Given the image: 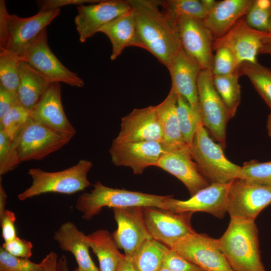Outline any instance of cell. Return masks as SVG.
Wrapping results in <instances>:
<instances>
[{"instance_id": "1", "label": "cell", "mask_w": 271, "mask_h": 271, "mask_svg": "<svg viewBox=\"0 0 271 271\" xmlns=\"http://www.w3.org/2000/svg\"><path fill=\"white\" fill-rule=\"evenodd\" d=\"M128 2L134 13L141 48L167 67L182 48L175 24L160 10L161 1Z\"/></svg>"}, {"instance_id": "2", "label": "cell", "mask_w": 271, "mask_h": 271, "mask_svg": "<svg viewBox=\"0 0 271 271\" xmlns=\"http://www.w3.org/2000/svg\"><path fill=\"white\" fill-rule=\"evenodd\" d=\"M217 240L234 271H266L261 260L254 220L231 218L226 230Z\"/></svg>"}, {"instance_id": "3", "label": "cell", "mask_w": 271, "mask_h": 271, "mask_svg": "<svg viewBox=\"0 0 271 271\" xmlns=\"http://www.w3.org/2000/svg\"><path fill=\"white\" fill-rule=\"evenodd\" d=\"M169 196L110 188L97 182L89 192H83L78 196L75 207L81 213L82 218L88 221L104 207H154L166 210Z\"/></svg>"}, {"instance_id": "4", "label": "cell", "mask_w": 271, "mask_h": 271, "mask_svg": "<svg viewBox=\"0 0 271 271\" xmlns=\"http://www.w3.org/2000/svg\"><path fill=\"white\" fill-rule=\"evenodd\" d=\"M92 162L81 159L75 165L57 172H47L40 168H31L28 174L32 179L31 186L20 193V201L48 193L72 194L84 190L90 185L87 174Z\"/></svg>"}, {"instance_id": "5", "label": "cell", "mask_w": 271, "mask_h": 271, "mask_svg": "<svg viewBox=\"0 0 271 271\" xmlns=\"http://www.w3.org/2000/svg\"><path fill=\"white\" fill-rule=\"evenodd\" d=\"M201 175L210 184H225L238 178L241 170L225 156L222 147L210 138L201 122L189 146Z\"/></svg>"}, {"instance_id": "6", "label": "cell", "mask_w": 271, "mask_h": 271, "mask_svg": "<svg viewBox=\"0 0 271 271\" xmlns=\"http://www.w3.org/2000/svg\"><path fill=\"white\" fill-rule=\"evenodd\" d=\"M73 137L40 124L30 116L14 143L22 163L42 160L62 148Z\"/></svg>"}, {"instance_id": "7", "label": "cell", "mask_w": 271, "mask_h": 271, "mask_svg": "<svg viewBox=\"0 0 271 271\" xmlns=\"http://www.w3.org/2000/svg\"><path fill=\"white\" fill-rule=\"evenodd\" d=\"M198 103L202 122L223 147H226V128L231 118L213 83L211 70L203 69L197 82Z\"/></svg>"}, {"instance_id": "8", "label": "cell", "mask_w": 271, "mask_h": 271, "mask_svg": "<svg viewBox=\"0 0 271 271\" xmlns=\"http://www.w3.org/2000/svg\"><path fill=\"white\" fill-rule=\"evenodd\" d=\"M18 58L27 62L50 83L63 82L79 88L84 86V81L63 65L49 48L46 28Z\"/></svg>"}, {"instance_id": "9", "label": "cell", "mask_w": 271, "mask_h": 271, "mask_svg": "<svg viewBox=\"0 0 271 271\" xmlns=\"http://www.w3.org/2000/svg\"><path fill=\"white\" fill-rule=\"evenodd\" d=\"M271 203V186L250 183L235 179L230 184L226 199V211L230 218L255 220Z\"/></svg>"}, {"instance_id": "10", "label": "cell", "mask_w": 271, "mask_h": 271, "mask_svg": "<svg viewBox=\"0 0 271 271\" xmlns=\"http://www.w3.org/2000/svg\"><path fill=\"white\" fill-rule=\"evenodd\" d=\"M205 271H234L220 249L217 239L196 232L171 248Z\"/></svg>"}, {"instance_id": "11", "label": "cell", "mask_w": 271, "mask_h": 271, "mask_svg": "<svg viewBox=\"0 0 271 271\" xmlns=\"http://www.w3.org/2000/svg\"><path fill=\"white\" fill-rule=\"evenodd\" d=\"M147 229L153 239L171 248L180 239L195 231L192 213H175L158 207H143Z\"/></svg>"}, {"instance_id": "12", "label": "cell", "mask_w": 271, "mask_h": 271, "mask_svg": "<svg viewBox=\"0 0 271 271\" xmlns=\"http://www.w3.org/2000/svg\"><path fill=\"white\" fill-rule=\"evenodd\" d=\"M175 26L182 48L193 58L202 69H212L214 37L203 20L181 16Z\"/></svg>"}, {"instance_id": "13", "label": "cell", "mask_w": 271, "mask_h": 271, "mask_svg": "<svg viewBox=\"0 0 271 271\" xmlns=\"http://www.w3.org/2000/svg\"><path fill=\"white\" fill-rule=\"evenodd\" d=\"M269 36V32L255 30L242 18L225 34L214 39L213 50L215 51L221 47L228 49L239 65L245 62L255 63L258 62L257 57L263 40Z\"/></svg>"}, {"instance_id": "14", "label": "cell", "mask_w": 271, "mask_h": 271, "mask_svg": "<svg viewBox=\"0 0 271 271\" xmlns=\"http://www.w3.org/2000/svg\"><path fill=\"white\" fill-rule=\"evenodd\" d=\"M165 152L158 142H118L114 140L109 150L114 165L129 167L137 175L149 167L156 166Z\"/></svg>"}, {"instance_id": "15", "label": "cell", "mask_w": 271, "mask_h": 271, "mask_svg": "<svg viewBox=\"0 0 271 271\" xmlns=\"http://www.w3.org/2000/svg\"><path fill=\"white\" fill-rule=\"evenodd\" d=\"M74 22L79 39L84 43L108 22L131 9L128 0H102L90 5H80Z\"/></svg>"}, {"instance_id": "16", "label": "cell", "mask_w": 271, "mask_h": 271, "mask_svg": "<svg viewBox=\"0 0 271 271\" xmlns=\"http://www.w3.org/2000/svg\"><path fill=\"white\" fill-rule=\"evenodd\" d=\"M231 182L210 184L187 200L176 199L169 196L166 210L175 213L204 212L222 218L227 212L226 199Z\"/></svg>"}, {"instance_id": "17", "label": "cell", "mask_w": 271, "mask_h": 271, "mask_svg": "<svg viewBox=\"0 0 271 271\" xmlns=\"http://www.w3.org/2000/svg\"><path fill=\"white\" fill-rule=\"evenodd\" d=\"M117 228L113 234L118 247L130 256L145 241L153 239L146 227L143 207L113 208Z\"/></svg>"}, {"instance_id": "18", "label": "cell", "mask_w": 271, "mask_h": 271, "mask_svg": "<svg viewBox=\"0 0 271 271\" xmlns=\"http://www.w3.org/2000/svg\"><path fill=\"white\" fill-rule=\"evenodd\" d=\"M60 13V9L40 11L28 18L9 14L8 25L10 40L8 50L19 57Z\"/></svg>"}, {"instance_id": "19", "label": "cell", "mask_w": 271, "mask_h": 271, "mask_svg": "<svg viewBox=\"0 0 271 271\" xmlns=\"http://www.w3.org/2000/svg\"><path fill=\"white\" fill-rule=\"evenodd\" d=\"M167 68L171 78V88L185 98L194 109L200 112L197 82L203 70L200 64L182 48Z\"/></svg>"}, {"instance_id": "20", "label": "cell", "mask_w": 271, "mask_h": 271, "mask_svg": "<svg viewBox=\"0 0 271 271\" xmlns=\"http://www.w3.org/2000/svg\"><path fill=\"white\" fill-rule=\"evenodd\" d=\"M162 131L154 106L135 108L121 118L114 139L118 142L156 141L161 143Z\"/></svg>"}, {"instance_id": "21", "label": "cell", "mask_w": 271, "mask_h": 271, "mask_svg": "<svg viewBox=\"0 0 271 271\" xmlns=\"http://www.w3.org/2000/svg\"><path fill=\"white\" fill-rule=\"evenodd\" d=\"M156 167L177 178L186 186L191 196L210 184L199 172L188 146L165 152Z\"/></svg>"}, {"instance_id": "22", "label": "cell", "mask_w": 271, "mask_h": 271, "mask_svg": "<svg viewBox=\"0 0 271 271\" xmlns=\"http://www.w3.org/2000/svg\"><path fill=\"white\" fill-rule=\"evenodd\" d=\"M60 83H51L39 102L30 111L34 121L56 131L74 136L76 129L64 112Z\"/></svg>"}, {"instance_id": "23", "label": "cell", "mask_w": 271, "mask_h": 271, "mask_svg": "<svg viewBox=\"0 0 271 271\" xmlns=\"http://www.w3.org/2000/svg\"><path fill=\"white\" fill-rule=\"evenodd\" d=\"M254 0H223L216 2L203 22L214 39L220 38L246 15Z\"/></svg>"}, {"instance_id": "24", "label": "cell", "mask_w": 271, "mask_h": 271, "mask_svg": "<svg viewBox=\"0 0 271 271\" xmlns=\"http://www.w3.org/2000/svg\"><path fill=\"white\" fill-rule=\"evenodd\" d=\"M98 32L104 34L111 42V60H115L126 47L141 48L132 9L101 27Z\"/></svg>"}, {"instance_id": "25", "label": "cell", "mask_w": 271, "mask_h": 271, "mask_svg": "<svg viewBox=\"0 0 271 271\" xmlns=\"http://www.w3.org/2000/svg\"><path fill=\"white\" fill-rule=\"evenodd\" d=\"M53 238L61 250L73 254L79 269L99 271L89 254L86 235L74 223L67 221L61 224L54 232Z\"/></svg>"}, {"instance_id": "26", "label": "cell", "mask_w": 271, "mask_h": 271, "mask_svg": "<svg viewBox=\"0 0 271 271\" xmlns=\"http://www.w3.org/2000/svg\"><path fill=\"white\" fill-rule=\"evenodd\" d=\"M178 94L171 88L165 99L154 106L161 126V144L166 152L188 146L181 132L177 113Z\"/></svg>"}, {"instance_id": "27", "label": "cell", "mask_w": 271, "mask_h": 271, "mask_svg": "<svg viewBox=\"0 0 271 271\" xmlns=\"http://www.w3.org/2000/svg\"><path fill=\"white\" fill-rule=\"evenodd\" d=\"M19 72L18 99L22 105L30 111L39 102L51 83L26 62L19 61Z\"/></svg>"}, {"instance_id": "28", "label": "cell", "mask_w": 271, "mask_h": 271, "mask_svg": "<svg viewBox=\"0 0 271 271\" xmlns=\"http://www.w3.org/2000/svg\"><path fill=\"white\" fill-rule=\"evenodd\" d=\"M86 238L89 248L98 258L99 271H116L125 255L119 252L109 232L99 229L86 235Z\"/></svg>"}, {"instance_id": "29", "label": "cell", "mask_w": 271, "mask_h": 271, "mask_svg": "<svg viewBox=\"0 0 271 271\" xmlns=\"http://www.w3.org/2000/svg\"><path fill=\"white\" fill-rule=\"evenodd\" d=\"M170 249L162 243L150 239L143 242L129 257L138 271H159Z\"/></svg>"}, {"instance_id": "30", "label": "cell", "mask_w": 271, "mask_h": 271, "mask_svg": "<svg viewBox=\"0 0 271 271\" xmlns=\"http://www.w3.org/2000/svg\"><path fill=\"white\" fill-rule=\"evenodd\" d=\"M241 76L238 69L234 73L224 76H213L216 90L233 118L241 100L240 85L238 82Z\"/></svg>"}, {"instance_id": "31", "label": "cell", "mask_w": 271, "mask_h": 271, "mask_svg": "<svg viewBox=\"0 0 271 271\" xmlns=\"http://www.w3.org/2000/svg\"><path fill=\"white\" fill-rule=\"evenodd\" d=\"M240 74L246 76L271 110V69L255 63L245 62L238 68Z\"/></svg>"}, {"instance_id": "32", "label": "cell", "mask_w": 271, "mask_h": 271, "mask_svg": "<svg viewBox=\"0 0 271 271\" xmlns=\"http://www.w3.org/2000/svg\"><path fill=\"white\" fill-rule=\"evenodd\" d=\"M161 7L164 14L175 24L176 19L181 16L203 21L209 12L202 0L161 1Z\"/></svg>"}, {"instance_id": "33", "label": "cell", "mask_w": 271, "mask_h": 271, "mask_svg": "<svg viewBox=\"0 0 271 271\" xmlns=\"http://www.w3.org/2000/svg\"><path fill=\"white\" fill-rule=\"evenodd\" d=\"M177 113L183 139L190 146L199 124L202 122L200 113L179 94L177 98Z\"/></svg>"}, {"instance_id": "34", "label": "cell", "mask_w": 271, "mask_h": 271, "mask_svg": "<svg viewBox=\"0 0 271 271\" xmlns=\"http://www.w3.org/2000/svg\"><path fill=\"white\" fill-rule=\"evenodd\" d=\"M18 57L8 50H0V84L17 94L19 85Z\"/></svg>"}, {"instance_id": "35", "label": "cell", "mask_w": 271, "mask_h": 271, "mask_svg": "<svg viewBox=\"0 0 271 271\" xmlns=\"http://www.w3.org/2000/svg\"><path fill=\"white\" fill-rule=\"evenodd\" d=\"M29 117L30 111L18 101L0 118V129L14 141L27 122Z\"/></svg>"}, {"instance_id": "36", "label": "cell", "mask_w": 271, "mask_h": 271, "mask_svg": "<svg viewBox=\"0 0 271 271\" xmlns=\"http://www.w3.org/2000/svg\"><path fill=\"white\" fill-rule=\"evenodd\" d=\"M237 179L263 186H271V161L259 162L255 160L245 162Z\"/></svg>"}, {"instance_id": "37", "label": "cell", "mask_w": 271, "mask_h": 271, "mask_svg": "<svg viewBox=\"0 0 271 271\" xmlns=\"http://www.w3.org/2000/svg\"><path fill=\"white\" fill-rule=\"evenodd\" d=\"M20 163L14 141L0 129V176L13 171Z\"/></svg>"}, {"instance_id": "38", "label": "cell", "mask_w": 271, "mask_h": 271, "mask_svg": "<svg viewBox=\"0 0 271 271\" xmlns=\"http://www.w3.org/2000/svg\"><path fill=\"white\" fill-rule=\"evenodd\" d=\"M211 71L213 76H224L236 72L239 65L232 53L224 47L215 50Z\"/></svg>"}, {"instance_id": "39", "label": "cell", "mask_w": 271, "mask_h": 271, "mask_svg": "<svg viewBox=\"0 0 271 271\" xmlns=\"http://www.w3.org/2000/svg\"><path fill=\"white\" fill-rule=\"evenodd\" d=\"M0 271H45L41 263H36L29 258L13 256L2 247L0 249Z\"/></svg>"}, {"instance_id": "40", "label": "cell", "mask_w": 271, "mask_h": 271, "mask_svg": "<svg viewBox=\"0 0 271 271\" xmlns=\"http://www.w3.org/2000/svg\"><path fill=\"white\" fill-rule=\"evenodd\" d=\"M271 9L259 7L254 2L246 15L245 21L251 28L263 32H269Z\"/></svg>"}, {"instance_id": "41", "label": "cell", "mask_w": 271, "mask_h": 271, "mask_svg": "<svg viewBox=\"0 0 271 271\" xmlns=\"http://www.w3.org/2000/svg\"><path fill=\"white\" fill-rule=\"evenodd\" d=\"M162 267L172 271H205L171 248L165 256Z\"/></svg>"}, {"instance_id": "42", "label": "cell", "mask_w": 271, "mask_h": 271, "mask_svg": "<svg viewBox=\"0 0 271 271\" xmlns=\"http://www.w3.org/2000/svg\"><path fill=\"white\" fill-rule=\"evenodd\" d=\"M2 247L10 254L18 257L29 259L32 255V243L18 236L4 242Z\"/></svg>"}, {"instance_id": "43", "label": "cell", "mask_w": 271, "mask_h": 271, "mask_svg": "<svg viewBox=\"0 0 271 271\" xmlns=\"http://www.w3.org/2000/svg\"><path fill=\"white\" fill-rule=\"evenodd\" d=\"M16 220L15 213L7 209L0 215L2 236L4 242L9 241L17 236L15 227Z\"/></svg>"}, {"instance_id": "44", "label": "cell", "mask_w": 271, "mask_h": 271, "mask_svg": "<svg viewBox=\"0 0 271 271\" xmlns=\"http://www.w3.org/2000/svg\"><path fill=\"white\" fill-rule=\"evenodd\" d=\"M99 0H46L38 2L40 11L59 9L60 7L69 5H83L84 4H95Z\"/></svg>"}, {"instance_id": "45", "label": "cell", "mask_w": 271, "mask_h": 271, "mask_svg": "<svg viewBox=\"0 0 271 271\" xmlns=\"http://www.w3.org/2000/svg\"><path fill=\"white\" fill-rule=\"evenodd\" d=\"M9 14L5 2L0 1V50H8L9 44V34L8 19Z\"/></svg>"}, {"instance_id": "46", "label": "cell", "mask_w": 271, "mask_h": 271, "mask_svg": "<svg viewBox=\"0 0 271 271\" xmlns=\"http://www.w3.org/2000/svg\"><path fill=\"white\" fill-rule=\"evenodd\" d=\"M19 101L18 95L0 84V118Z\"/></svg>"}, {"instance_id": "47", "label": "cell", "mask_w": 271, "mask_h": 271, "mask_svg": "<svg viewBox=\"0 0 271 271\" xmlns=\"http://www.w3.org/2000/svg\"><path fill=\"white\" fill-rule=\"evenodd\" d=\"M58 257L53 251L49 252L40 262L45 271H56V264Z\"/></svg>"}, {"instance_id": "48", "label": "cell", "mask_w": 271, "mask_h": 271, "mask_svg": "<svg viewBox=\"0 0 271 271\" xmlns=\"http://www.w3.org/2000/svg\"><path fill=\"white\" fill-rule=\"evenodd\" d=\"M116 271H138L133 265L129 256L125 255Z\"/></svg>"}, {"instance_id": "49", "label": "cell", "mask_w": 271, "mask_h": 271, "mask_svg": "<svg viewBox=\"0 0 271 271\" xmlns=\"http://www.w3.org/2000/svg\"><path fill=\"white\" fill-rule=\"evenodd\" d=\"M0 179V215H2L6 210L7 195L2 183L1 177Z\"/></svg>"}, {"instance_id": "50", "label": "cell", "mask_w": 271, "mask_h": 271, "mask_svg": "<svg viewBox=\"0 0 271 271\" xmlns=\"http://www.w3.org/2000/svg\"><path fill=\"white\" fill-rule=\"evenodd\" d=\"M56 271H69L67 257L65 255H62L58 259L56 264Z\"/></svg>"}, {"instance_id": "51", "label": "cell", "mask_w": 271, "mask_h": 271, "mask_svg": "<svg viewBox=\"0 0 271 271\" xmlns=\"http://www.w3.org/2000/svg\"><path fill=\"white\" fill-rule=\"evenodd\" d=\"M259 54L271 55V36L266 37L263 40Z\"/></svg>"}, {"instance_id": "52", "label": "cell", "mask_w": 271, "mask_h": 271, "mask_svg": "<svg viewBox=\"0 0 271 271\" xmlns=\"http://www.w3.org/2000/svg\"><path fill=\"white\" fill-rule=\"evenodd\" d=\"M254 4L261 8L271 9V0H255Z\"/></svg>"}, {"instance_id": "53", "label": "cell", "mask_w": 271, "mask_h": 271, "mask_svg": "<svg viewBox=\"0 0 271 271\" xmlns=\"http://www.w3.org/2000/svg\"><path fill=\"white\" fill-rule=\"evenodd\" d=\"M266 126L268 134L271 138V112L268 115Z\"/></svg>"}, {"instance_id": "54", "label": "cell", "mask_w": 271, "mask_h": 271, "mask_svg": "<svg viewBox=\"0 0 271 271\" xmlns=\"http://www.w3.org/2000/svg\"><path fill=\"white\" fill-rule=\"evenodd\" d=\"M159 271H172L168 268L162 267Z\"/></svg>"}, {"instance_id": "55", "label": "cell", "mask_w": 271, "mask_h": 271, "mask_svg": "<svg viewBox=\"0 0 271 271\" xmlns=\"http://www.w3.org/2000/svg\"><path fill=\"white\" fill-rule=\"evenodd\" d=\"M268 31L271 33V18L269 22Z\"/></svg>"}, {"instance_id": "56", "label": "cell", "mask_w": 271, "mask_h": 271, "mask_svg": "<svg viewBox=\"0 0 271 271\" xmlns=\"http://www.w3.org/2000/svg\"><path fill=\"white\" fill-rule=\"evenodd\" d=\"M74 271H87L79 269L78 267L76 268Z\"/></svg>"}]
</instances>
